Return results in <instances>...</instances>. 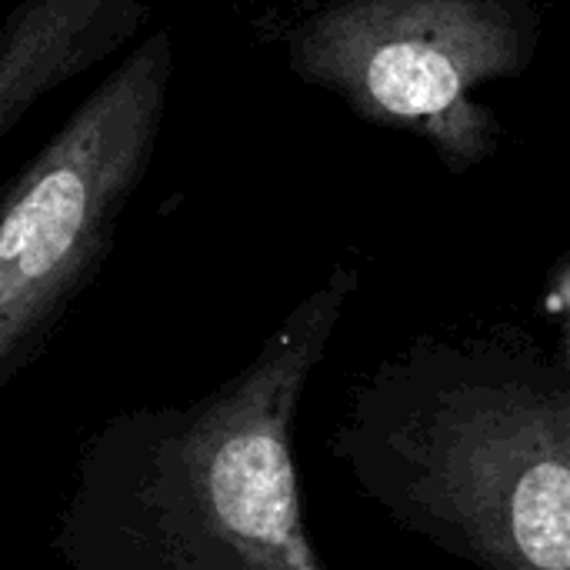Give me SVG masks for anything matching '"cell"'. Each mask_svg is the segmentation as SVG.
Here are the masks:
<instances>
[{"label":"cell","mask_w":570,"mask_h":570,"mask_svg":"<svg viewBox=\"0 0 570 570\" xmlns=\"http://www.w3.org/2000/svg\"><path fill=\"white\" fill-rule=\"evenodd\" d=\"M357 284L361 271L337 264L204 397L100 421L57 514L50 548L63 570H327L294 428Z\"/></svg>","instance_id":"cell-1"},{"label":"cell","mask_w":570,"mask_h":570,"mask_svg":"<svg viewBox=\"0 0 570 570\" xmlns=\"http://www.w3.org/2000/svg\"><path fill=\"white\" fill-rule=\"evenodd\" d=\"M331 454L361 498L471 568L570 570L564 337L421 334L351 387Z\"/></svg>","instance_id":"cell-2"},{"label":"cell","mask_w":570,"mask_h":570,"mask_svg":"<svg viewBox=\"0 0 570 570\" xmlns=\"http://www.w3.org/2000/svg\"><path fill=\"white\" fill-rule=\"evenodd\" d=\"M174 77L170 30L110 70L0 194V391L47 347L144 184Z\"/></svg>","instance_id":"cell-3"},{"label":"cell","mask_w":570,"mask_h":570,"mask_svg":"<svg viewBox=\"0 0 570 570\" xmlns=\"http://www.w3.org/2000/svg\"><path fill=\"white\" fill-rule=\"evenodd\" d=\"M528 0H334L301 20L291 63L371 124L424 137L451 170L498 150L501 124L474 97L534 57Z\"/></svg>","instance_id":"cell-4"},{"label":"cell","mask_w":570,"mask_h":570,"mask_svg":"<svg viewBox=\"0 0 570 570\" xmlns=\"http://www.w3.org/2000/svg\"><path fill=\"white\" fill-rule=\"evenodd\" d=\"M144 0H27L0 27V137L140 27Z\"/></svg>","instance_id":"cell-5"}]
</instances>
